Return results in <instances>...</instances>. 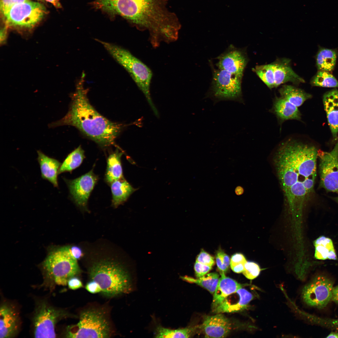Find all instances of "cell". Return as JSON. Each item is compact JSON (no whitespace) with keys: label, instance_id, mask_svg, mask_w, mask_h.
Returning a JSON list of instances; mask_svg holds the SVG:
<instances>
[{"label":"cell","instance_id":"3957f363","mask_svg":"<svg viewBox=\"0 0 338 338\" xmlns=\"http://www.w3.org/2000/svg\"><path fill=\"white\" fill-rule=\"evenodd\" d=\"M84 76L83 73L76 85L66 115L60 120L51 124L50 126L72 125L102 147L114 145L122 125L104 117L91 105L87 96L88 90L84 85Z\"/></svg>","mask_w":338,"mask_h":338},{"label":"cell","instance_id":"44dd1931","mask_svg":"<svg viewBox=\"0 0 338 338\" xmlns=\"http://www.w3.org/2000/svg\"><path fill=\"white\" fill-rule=\"evenodd\" d=\"M38 161L39 164L41 176L55 187H58V176L61 163L58 160L49 157L40 151H38Z\"/></svg>","mask_w":338,"mask_h":338},{"label":"cell","instance_id":"f6af8a7d","mask_svg":"<svg viewBox=\"0 0 338 338\" xmlns=\"http://www.w3.org/2000/svg\"><path fill=\"white\" fill-rule=\"evenodd\" d=\"M235 192L237 195L238 196L241 195L244 192L243 188L240 186H238L235 188Z\"/></svg>","mask_w":338,"mask_h":338},{"label":"cell","instance_id":"f907efd6","mask_svg":"<svg viewBox=\"0 0 338 338\" xmlns=\"http://www.w3.org/2000/svg\"></svg>","mask_w":338,"mask_h":338},{"label":"cell","instance_id":"e0dca14e","mask_svg":"<svg viewBox=\"0 0 338 338\" xmlns=\"http://www.w3.org/2000/svg\"><path fill=\"white\" fill-rule=\"evenodd\" d=\"M247 59L242 52L231 50L219 57L217 66L219 69L228 72L242 78Z\"/></svg>","mask_w":338,"mask_h":338},{"label":"cell","instance_id":"6da1fadb","mask_svg":"<svg viewBox=\"0 0 338 338\" xmlns=\"http://www.w3.org/2000/svg\"><path fill=\"white\" fill-rule=\"evenodd\" d=\"M318 151L314 146L289 139L277 149L274 162L285 199L291 208H301L313 192Z\"/></svg>","mask_w":338,"mask_h":338},{"label":"cell","instance_id":"ba28073f","mask_svg":"<svg viewBox=\"0 0 338 338\" xmlns=\"http://www.w3.org/2000/svg\"><path fill=\"white\" fill-rule=\"evenodd\" d=\"M72 316L68 311L52 305L47 299H37L32 319L33 335L35 338L56 337L57 323Z\"/></svg>","mask_w":338,"mask_h":338},{"label":"cell","instance_id":"ab89813d","mask_svg":"<svg viewBox=\"0 0 338 338\" xmlns=\"http://www.w3.org/2000/svg\"><path fill=\"white\" fill-rule=\"evenodd\" d=\"M85 289L89 292L92 294L100 293V289L98 285L95 282L89 280L85 285Z\"/></svg>","mask_w":338,"mask_h":338},{"label":"cell","instance_id":"4316f807","mask_svg":"<svg viewBox=\"0 0 338 338\" xmlns=\"http://www.w3.org/2000/svg\"><path fill=\"white\" fill-rule=\"evenodd\" d=\"M337 58L336 52L333 50L321 49L316 57V63L319 70L330 72L334 68Z\"/></svg>","mask_w":338,"mask_h":338},{"label":"cell","instance_id":"cb8c5ba5","mask_svg":"<svg viewBox=\"0 0 338 338\" xmlns=\"http://www.w3.org/2000/svg\"><path fill=\"white\" fill-rule=\"evenodd\" d=\"M315 247V257L317 259L336 260L337 255L332 240L321 236L314 242Z\"/></svg>","mask_w":338,"mask_h":338},{"label":"cell","instance_id":"bcb514c9","mask_svg":"<svg viewBox=\"0 0 338 338\" xmlns=\"http://www.w3.org/2000/svg\"><path fill=\"white\" fill-rule=\"evenodd\" d=\"M46 1L51 3L56 8H60L61 5L58 0H46Z\"/></svg>","mask_w":338,"mask_h":338},{"label":"cell","instance_id":"5bb4252c","mask_svg":"<svg viewBox=\"0 0 338 338\" xmlns=\"http://www.w3.org/2000/svg\"><path fill=\"white\" fill-rule=\"evenodd\" d=\"M20 314L15 304L3 301L0 307V337H14L19 333L21 326Z\"/></svg>","mask_w":338,"mask_h":338},{"label":"cell","instance_id":"52a82bcc","mask_svg":"<svg viewBox=\"0 0 338 338\" xmlns=\"http://www.w3.org/2000/svg\"><path fill=\"white\" fill-rule=\"evenodd\" d=\"M115 60L130 74L144 94L152 109L155 107L151 99L150 88L152 72L145 64L128 50L116 45L97 39Z\"/></svg>","mask_w":338,"mask_h":338},{"label":"cell","instance_id":"ee69618b","mask_svg":"<svg viewBox=\"0 0 338 338\" xmlns=\"http://www.w3.org/2000/svg\"><path fill=\"white\" fill-rule=\"evenodd\" d=\"M331 300L338 303V285L333 288Z\"/></svg>","mask_w":338,"mask_h":338},{"label":"cell","instance_id":"f35d334b","mask_svg":"<svg viewBox=\"0 0 338 338\" xmlns=\"http://www.w3.org/2000/svg\"><path fill=\"white\" fill-rule=\"evenodd\" d=\"M71 256L75 260L79 259L82 256L83 253L81 248L77 246L68 247Z\"/></svg>","mask_w":338,"mask_h":338},{"label":"cell","instance_id":"7c38bea8","mask_svg":"<svg viewBox=\"0 0 338 338\" xmlns=\"http://www.w3.org/2000/svg\"><path fill=\"white\" fill-rule=\"evenodd\" d=\"M320 186L328 192L338 193V140L330 152L318 151Z\"/></svg>","mask_w":338,"mask_h":338},{"label":"cell","instance_id":"9a60e30c","mask_svg":"<svg viewBox=\"0 0 338 338\" xmlns=\"http://www.w3.org/2000/svg\"><path fill=\"white\" fill-rule=\"evenodd\" d=\"M253 299L250 292L241 288L227 296L213 311L217 314L240 311L245 309Z\"/></svg>","mask_w":338,"mask_h":338},{"label":"cell","instance_id":"d6a6232c","mask_svg":"<svg viewBox=\"0 0 338 338\" xmlns=\"http://www.w3.org/2000/svg\"><path fill=\"white\" fill-rule=\"evenodd\" d=\"M260 272V267L257 264L253 262H247L242 273L247 279H253L259 276Z\"/></svg>","mask_w":338,"mask_h":338},{"label":"cell","instance_id":"836d02e7","mask_svg":"<svg viewBox=\"0 0 338 338\" xmlns=\"http://www.w3.org/2000/svg\"><path fill=\"white\" fill-rule=\"evenodd\" d=\"M196 261L211 266L214 265L215 263L214 257L203 249L197 255Z\"/></svg>","mask_w":338,"mask_h":338},{"label":"cell","instance_id":"7a4b0ae2","mask_svg":"<svg viewBox=\"0 0 338 338\" xmlns=\"http://www.w3.org/2000/svg\"><path fill=\"white\" fill-rule=\"evenodd\" d=\"M167 0H96L94 7L120 15L138 28L148 30L153 46L170 43L178 37L180 24L176 15L167 10Z\"/></svg>","mask_w":338,"mask_h":338},{"label":"cell","instance_id":"83f0119b","mask_svg":"<svg viewBox=\"0 0 338 338\" xmlns=\"http://www.w3.org/2000/svg\"><path fill=\"white\" fill-rule=\"evenodd\" d=\"M85 157L84 151L80 146L70 153L61 164L59 175L66 172H71L81 164Z\"/></svg>","mask_w":338,"mask_h":338},{"label":"cell","instance_id":"603a6c76","mask_svg":"<svg viewBox=\"0 0 338 338\" xmlns=\"http://www.w3.org/2000/svg\"><path fill=\"white\" fill-rule=\"evenodd\" d=\"M110 184L112 203L115 207L125 202L136 190L124 178L115 181Z\"/></svg>","mask_w":338,"mask_h":338},{"label":"cell","instance_id":"7bdbcfd3","mask_svg":"<svg viewBox=\"0 0 338 338\" xmlns=\"http://www.w3.org/2000/svg\"><path fill=\"white\" fill-rule=\"evenodd\" d=\"M245 263H241L230 267L232 270L234 272L237 273H242L244 270Z\"/></svg>","mask_w":338,"mask_h":338},{"label":"cell","instance_id":"d590c367","mask_svg":"<svg viewBox=\"0 0 338 338\" xmlns=\"http://www.w3.org/2000/svg\"><path fill=\"white\" fill-rule=\"evenodd\" d=\"M67 285L69 289L73 290L78 289L83 287L81 281L76 276L70 278L68 281Z\"/></svg>","mask_w":338,"mask_h":338},{"label":"cell","instance_id":"8d00e7d4","mask_svg":"<svg viewBox=\"0 0 338 338\" xmlns=\"http://www.w3.org/2000/svg\"><path fill=\"white\" fill-rule=\"evenodd\" d=\"M29 0H0V9L3 13L12 6Z\"/></svg>","mask_w":338,"mask_h":338},{"label":"cell","instance_id":"4fadbf2b","mask_svg":"<svg viewBox=\"0 0 338 338\" xmlns=\"http://www.w3.org/2000/svg\"><path fill=\"white\" fill-rule=\"evenodd\" d=\"M98 179L93 169L73 180H64L67 184L71 197L78 206L86 207L89 197Z\"/></svg>","mask_w":338,"mask_h":338},{"label":"cell","instance_id":"9c48e42d","mask_svg":"<svg viewBox=\"0 0 338 338\" xmlns=\"http://www.w3.org/2000/svg\"><path fill=\"white\" fill-rule=\"evenodd\" d=\"M46 13L42 4L29 0L16 4L2 13L8 26L32 28Z\"/></svg>","mask_w":338,"mask_h":338},{"label":"cell","instance_id":"e575fe53","mask_svg":"<svg viewBox=\"0 0 338 338\" xmlns=\"http://www.w3.org/2000/svg\"><path fill=\"white\" fill-rule=\"evenodd\" d=\"M212 267L196 261L194 265L196 276L197 278L202 277L212 269Z\"/></svg>","mask_w":338,"mask_h":338},{"label":"cell","instance_id":"484cf974","mask_svg":"<svg viewBox=\"0 0 338 338\" xmlns=\"http://www.w3.org/2000/svg\"><path fill=\"white\" fill-rule=\"evenodd\" d=\"M279 92L281 97L298 107L312 97V95L304 90L290 85H282Z\"/></svg>","mask_w":338,"mask_h":338},{"label":"cell","instance_id":"ac0fdd59","mask_svg":"<svg viewBox=\"0 0 338 338\" xmlns=\"http://www.w3.org/2000/svg\"><path fill=\"white\" fill-rule=\"evenodd\" d=\"M290 61L289 59L281 58L278 59L273 62L275 88L287 82H290L296 85L305 82L304 80L293 70Z\"/></svg>","mask_w":338,"mask_h":338},{"label":"cell","instance_id":"f546056e","mask_svg":"<svg viewBox=\"0 0 338 338\" xmlns=\"http://www.w3.org/2000/svg\"><path fill=\"white\" fill-rule=\"evenodd\" d=\"M219 277V275L218 274L212 273L198 279H195L186 276L182 277V278L189 282L197 284L206 289L211 293L213 294L218 282Z\"/></svg>","mask_w":338,"mask_h":338},{"label":"cell","instance_id":"8fae6325","mask_svg":"<svg viewBox=\"0 0 338 338\" xmlns=\"http://www.w3.org/2000/svg\"><path fill=\"white\" fill-rule=\"evenodd\" d=\"M241 79L226 70H216L213 76L212 95L218 100L242 101Z\"/></svg>","mask_w":338,"mask_h":338},{"label":"cell","instance_id":"681fc988","mask_svg":"<svg viewBox=\"0 0 338 338\" xmlns=\"http://www.w3.org/2000/svg\"><path fill=\"white\" fill-rule=\"evenodd\" d=\"M335 199L336 202L338 203V195L337 197L335 198Z\"/></svg>","mask_w":338,"mask_h":338},{"label":"cell","instance_id":"c3c4849f","mask_svg":"<svg viewBox=\"0 0 338 338\" xmlns=\"http://www.w3.org/2000/svg\"><path fill=\"white\" fill-rule=\"evenodd\" d=\"M6 27H4L2 30H1V39L2 38V40H3V41L4 40L5 38V36L6 33Z\"/></svg>","mask_w":338,"mask_h":338},{"label":"cell","instance_id":"f1b7e54d","mask_svg":"<svg viewBox=\"0 0 338 338\" xmlns=\"http://www.w3.org/2000/svg\"><path fill=\"white\" fill-rule=\"evenodd\" d=\"M198 328L197 326L171 329L159 325L156 328L155 335L158 338H188L192 336Z\"/></svg>","mask_w":338,"mask_h":338},{"label":"cell","instance_id":"30bf717a","mask_svg":"<svg viewBox=\"0 0 338 338\" xmlns=\"http://www.w3.org/2000/svg\"><path fill=\"white\" fill-rule=\"evenodd\" d=\"M333 285V281L327 276L316 275L303 288V300L308 305L323 309L331 300Z\"/></svg>","mask_w":338,"mask_h":338},{"label":"cell","instance_id":"7dc6e473","mask_svg":"<svg viewBox=\"0 0 338 338\" xmlns=\"http://www.w3.org/2000/svg\"><path fill=\"white\" fill-rule=\"evenodd\" d=\"M326 338H338V332L336 331L331 332L328 335Z\"/></svg>","mask_w":338,"mask_h":338},{"label":"cell","instance_id":"b9f144b4","mask_svg":"<svg viewBox=\"0 0 338 338\" xmlns=\"http://www.w3.org/2000/svg\"><path fill=\"white\" fill-rule=\"evenodd\" d=\"M218 253L220 256L223 264L228 268L230 262L229 256L222 251H218Z\"/></svg>","mask_w":338,"mask_h":338},{"label":"cell","instance_id":"8992f818","mask_svg":"<svg viewBox=\"0 0 338 338\" xmlns=\"http://www.w3.org/2000/svg\"><path fill=\"white\" fill-rule=\"evenodd\" d=\"M108 312L103 308L92 307L82 311L79 321L68 326L67 338H108L113 333Z\"/></svg>","mask_w":338,"mask_h":338},{"label":"cell","instance_id":"277c9868","mask_svg":"<svg viewBox=\"0 0 338 338\" xmlns=\"http://www.w3.org/2000/svg\"><path fill=\"white\" fill-rule=\"evenodd\" d=\"M89 280L96 283L100 293L108 297H113L127 293L131 289L129 274L121 264L110 261L96 262L89 268Z\"/></svg>","mask_w":338,"mask_h":338},{"label":"cell","instance_id":"74e56055","mask_svg":"<svg viewBox=\"0 0 338 338\" xmlns=\"http://www.w3.org/2000/svg\"><path fill=\"white\" fill-rule=\"evenodd\" d=\"M247 261L244 256L240 253H236L233 255L231 258L230 266L243 263H246Z\"/></svg>","mask_w":338,"mask_h":338},{"label":"cell","instance_id":"d4e9b609","mask_svg":"<svg viewBox=\"0 0 338 338\" xmlns=\"http://www.w3.org/2000/svg\"><path fill=\"white\" fill-rule=\"evenodd\" d=\"M123 153L117 150L111 153L107 158L105 180L108 183L124 178L121 161Z\"/></svg>","mask_w":338,"mask_h":338},{"label":"cell","instance_id":"5b68a950","mask_svg":"<svg viewBox=\"0 0 338 338\" xmlns=\"http://www.w3.org/2000/svg\"><path fill=\"white\" fill-rule=\"evenodd\" d=\"M44 280L41 286L51 289L66 286L71 278L80 273L77 261L71 256L68 247L51 252L43 264Z\"/></svg>","mask_w":338,"mask_h":338},{"label":"cell","instance_id":"4dcf8cb0","mask_svg":"<svg viewBox=\"0 0 338 338\" xmlns=\"http://www.w3.org/2000/svg\"><path fill=\"white\" fill-rule=\"evenodd\" d=\"M253 71L269 89L275 88L274 67L273 63L265 65H257Z\"/></svg>","mask_w":338,"mask_h":338},{"label":"cell","instance_id":"ffe728a7","mask_svg":"<svg viewBox=\"0 0 338 338\" xmlns=\"http://www.w3.org/2000/svg\"><path fill=\"white\" fill-rule=\"evenodd\" d=\"M270 110L280 125L289 120H301V114L298 107L281 96L274 98Z\"/></svg>","mask_w":338,"mask_h":338},{"label":"cell","instance_id":"60d3db41","mask_svg":"<svg viewBox=\"0 0 338 338\" xmlns=\"http://www.w3.org/2000/svg\"><path fill=\"white\" fill-rule=\"evenodd\" d=\"M216 264L218 269L221 273H225L227 272L228 268L226 267L223 264L221 258L217 253L216 257Z\"/></svg>","mask_w":338,"mask_h":338},{"label":"cell","instance_id":"d6986e66","mask_svg":"<svg viewBox=\"0 0 338 338\" xmlns=\"http://www.w3.org/2000/svg\"><path fill=\"white\" fill-rule=\"evenodd\" d=\"M324 108L328 124L333 137L337 138L338 133V90L334 89L323 96Z\"/></svg>","mask_w":338,"mask_h":338},{"label":"cell","instance_id":"1f68e13d","mask_svg":"<svg viewBox=\"0 0 338 338\" xmlns=\"http://www.w3.org/2000/svg\"><path fill=\"white\" fill-rule=\"evenodd\" d=\"M314 86L338 88V81L329 72L319 70L311 81Z\"/></svg>","mask_w":338,"mask_h":338},{"label":"cell","instance_id":"7402d4cb","mask_svg":"<svg viewBox=\"0 0 338 338\" xmlns=\"http://www.w3.org/2000/svg\"><path fill=\"white\" fill-rule=\"evenodd\" d=\"M220 274L221 277L214 293L212 305L213 310L220 305L227 296L243 286L234 280L226 276L224 273H221Z\"/></svg>","mask_w":338,"mask_h":338},{"label":"cell","instance_id":"2e32d148","mask_svg":"<svg viewBox=\"0 0 338 338\" xmlns=\"http://www.w3.org/2000/svg\"><path fill=\"white\" fill-rule=\"evenodd\" d=\"M199 326L206 338L225 337L232 328L230 320L221 313L207 316Z\"/></svg>","mask_w":338,"mask_h":338}]
</instances>
